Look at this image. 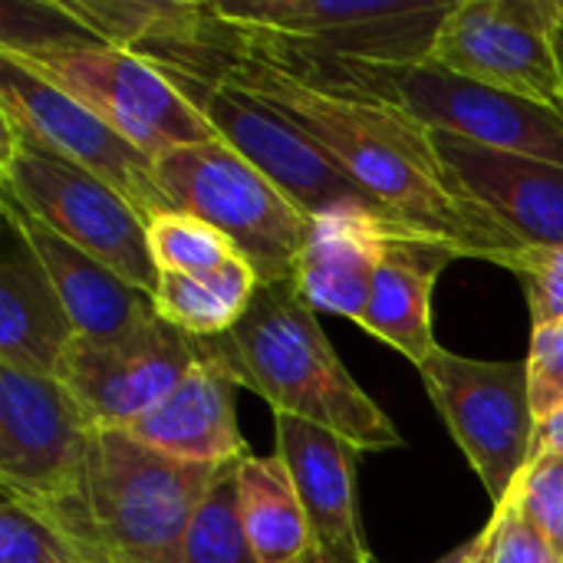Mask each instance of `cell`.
Masks as SVG:
<instances>
[{
	"mask_svg": "<svg viewBox=\"0 0 563 563\" xmlns=\"http://www.w3.org/2000/svg\"><path fill=\"white\" fill-rule=\"evenodd\" d=\"M208 23V10H205ZM185 73L211 76L294 122L330 162H336L396 224L455 244L465 257L505 264L515 238L472 201L445 168L435 139L406 112L346 92L317 89L267 59L211 40L205 30L195 43L135 53Z\"/></svg>",
	"mask_w": 563,
	"mask_h": 563,
	"instance_id": "1",
	"label": "cell"
},
{
	"mask_svg": "<svg viewBox=\"0 0 563 563\" xmlns=\"http://www.w3.org/2000/svg\"><path fill=\"white\" fill-rule=\"evenodd\" d=\"M221 468L168 459L129 432L92 429L66 478L20 505L82 563H181L185 531Z\"/></svg>",
	"mask_w": 563,
	"mask_h": 563,
	"instance_id": "2",
	"label": "cell"
},
{
	"mask_svg": "<svg viewBox=\"0 0 563 563\" xmlns=\"http://www.w3.org/2000/svg\"><path fill=\"white\" fill-rule=\"evenodd\" d=\"M201 346L208 363L234 386L257 393L274 416L330 429L360 452L402 445L396 422L350 376L294 277L261 284L247 313Z\"/></svg>",
	"mask_w": 563,
	"mask_h": 563,
	"instance_id": "3",
	"label": "cell"
},
{
	"mask_svg": "<svg viewBox=\"0 0 563 563\" xmlns=\"http://www.w3.org/2000/svg\"><path fill=\"white\" fill-rule=\"evenodd\" d=\"M7 3L23 16V26H0V56L92 109L145 155L158 158L178 145L218 139L205 115L148 59L92 40L66 16L63 26H53L59 10L49 0L40 10L36 3Z\"/></svg>",
	"mask_w": 563,
	"mask_h": 563,
	"instance_id": "4",
	"label": "cell"
},
{
	"mask_svg": "<svg viewBox=\"0 0 563 563\" xmlns=\"http://www.w3.org/2000/svg\"><path fill=\"white\" fill-rule=\"evenodd\" d=\"M0 198L82 247L119 277L155 294L148 221L102 178L53 152L26 125L0 115Z\"/></svg>",
	"mask_w": 563,
	"mask_h": 563,
	"instance_id": "5",
	"label": "cell"
},
{
	"mask_svg": "<svg viewBox=\"0 0 563 563\" xmlns=\"http://www.w3.org/2000/svg\"><path fill=\"white\" fill-rule=\"evenodd\" d=\"M155 175L172 211L218 228L261 284L297 274L310 218L238 148L221 139L178 145L155 158Z\"/></svg>",
	"mask_w": 563,
	"mask_h": 563,
	"instance_id": "6",
	"label": "cell"
},
{
	"mask_svg": "<svg viewBox=\"0 0 563 563\" xmlns=\"http://www.w3.org/2000/svg\"><path fill=\"white\" fill-rule=\"evenodd\" d=\"M455 0H208V10L254 36L287 46L366 59H432Z\"/></svg>",
	"mask_w": 563,
	"mask_h": 563,
	"instance_id": "7",
	"label": "cell"
},
{
	"mask_svg": "<svg viewBox=\"0 0 563 563\" xmlns=\"http://www.w3.org/2000/svg\"><path fill=\"white\" fill-rule=\"evenodd\" d=\"M416 369L465 462L498 508L531 465L538 416L531 406L528 363L468 360L439 346Z\"/></svg>",
	"mask_w": 563,
	"mask_h": 563,
	"instance_id": "8",
	"label": "cell"
},
{
	"mask_svg": "<svg viewBox=\"0 0 563 563\" xmlns=\"http://www.w3.org/2000/svg\"><path fill=\"white\" fill-rule=\"evenodd\" d=\"M152 66H158L181 89V96L205 115L221 142L257 165L310 221L346 208L383 211L336 162L323 155V148H317L294 122H287L271 106L211 76L172 69L162 63Z\"/></svg>",
	"mask_w": 563,
	"mask_h": 563,
	"instance_id": "9",
	"label": "cell"
},
{
	"mask_svg": "<svg viewBox=\"0 0 563 563\" xmlns=\"http://www.w3.org/2000/svg\"><path fill=\"white\" fill-rule=\"evenodd\" d=\"M561 0H455L432 59L498 92L563 115V82L554 53Z\"/></svg>",
	"mask_w": 563,
	"mask_h": 563,
	"instance_id": "10",
	"label": "cell"
},
{
	"mask_svg": "<svg viewBox=\"0 0 563 563\" xmlns=\"http://www.w3.org/2000/svg\"><path fill=\"white\" fill-rule=\"evenodd\" d=\"M201 340L152 317L112 336H76L56 369L96 429L125 432L201 363Z\"/></svg>",
	"mask_w": 563,
	"mask_h": 563,
	"instance_id": "11",
	"label": "cell"
},
{
	"mask_svg": "<svg viewBox=\"0 0 563 563\" xmlns=\"http://www.w3.org/2000/svg\"><path fill=\"white\" fill-rule=\"evenodd\" d=\"M0 115L16 119L53 152L102 178L145 221L172 211L152 155L119 135L92 109L7 56H0Z\"/></svg>",
	"mask_w": 563,
	"mask_h": 563,
	"instance_id": "12",
	"label": "cell"
},
{
	"mask_svg": "<svg viewBox=\"0 0 563 563\" xmlns=\"http://www.w3.org/2000/svg\"><path fill=\"white\" fill-rule=\"evenodd\" d=\"M73 393L56 376L0 366V492L13 501L49 495L76 465L89 432Z\"/></svg>",
	"mask_w": 563,
	"mask_h": 563,
	"instance_id": "13",
	"label": "cell"
},
{
	"mask_svg": "<svg viewBox=\"0 0 563 563\" xmlns=\"http://www.w3.org/2000/svg\"><path fill=\"white\" fill-rule=\"evenodd\" d=\"M432 139L459 188L478 201L518 247L563 244V165L488 148L449 132H432Z\"/></svg>",
	"mask_w": 563,
	"mask_h": 563,
	"instance_id": "14",
	"label": "cell"
},
{
	"mask_svg": "<svg viewBox=\"0 0 563 563\" xmlns=\"http://www.w3.org/2000/svg\"><path fill=\"white\" fill-rule=\"evenodd\" d=\"M274 435V455L294 478V488L310 521L313 548L356 561H373L356 511L360 449L343 435L294 416H277Z\"/></svg>",
	"mask_w": 563,
	"mask_h": 563,
	"instance_id": "15",
	"label": "cell"
},
{
	"mask_svg": "<svg viewBox=\"0 0 563 563\" xmlns=\"http://www.w3.org/2000/svg\"><path fill=\"white\" fill-rule=\"evenodd\" d=\"M399 231L409 228L369 208H346L313 218L294 274L297 290L317 313L360 323L386 241Z\"/></svg>",
	"mask_w": 563,
	"mask_h": 563,
	"instance_id": "16",
	"label": "cell"
},
{
	"mask_svg": "<svg viewBox=\"0 0 563 563\" xmlns=\"http://www.w3.org/2000/svg\"><path fill=\"white\" fill-rule=\"evenodd\" d=\"M0 218V366L56 376L76 327L23 231L7 214Z\"/></svg>",
	"mask_w": 563,
	"mask_h": 563,
	"instance_id": "17",
	"label": "cell"
},
{
	"mask_svg": "<svg viewBox=\"0 0 563 563\" xmlns=\"http://www.w3.org/2000/svg\"><path fill=\"white\" fill-rule=\"evenodd\" d=\"M465 257L455 244L399 231L386 241L373 294L360 327L399 350L409 363H426L439 343L432 333V290L442 271Z\"/></svg>",
	"mask_w": 563,
	"mask_h": 563,
	"instance_id": "18",
	"label": "cell"
},
{
	"mask_svg": "<svg viewBox=\"0 0 563 563\" xmlns=\"http://www.w3.org/2000/svg\"><path fill=\"white\" fill-rule=\"evenodd\" d=\"M0 214H7L36 251L40 264L46 267L76 327V336H112V333H122L135 323L158 317L152 294L139 290L135 284L119 277L112 267H106L82 247L69 244L66 238L40 224L10 198H0Z\"/></svg>",
	"mask_w": 563,
	"mask_h": 563,
	"instance_id": "19",
	"label": "cell"
},
{
	"mask_svg": "<svg viewBox=\"0 0 563 563\" xmlns=\"http://www.w3.org/2000/svg\"><path fill=\"white\" fill-rule=\"evenodd\" d=\"M231 389L234 383L201 356V363L175 386V393L125 432L178 462L234 465L251 452L238 426Z\"/></svg>",
	"mask_w": 563,
	"mask_h": 563,
	"instance_id": "20",
	"label": "cell"
},
{
	"mask_svg": "<svg viewBox=\"0 0 563 563\" xmlns=\"http://www.w3.org/2000/svg\"><path fill=\"white\" fill-rule=\"evenodd\" d=\"M241 521L257 563H294L313 551V534L290 472L277 455H247L238 465Z\"/></svg>",
	"mask_w": 563,
	"mask_h": 563,
	"instance_id": "21",
	"label": "cell"
},
{
	"mask_svg": "<svg viewBox=\"0 0 563 563\" xmlns=\"http://www.w3.org/2000/svg\"><path fill=\"white\" fill-rule=\"evenodd\" d=\"M73 26L109 46L145 53L195 43L205 30V0H49Z\"/></svg>",
	"mask_w": 563,
	"mask_h": 563,
	"instance_id": "22",
	"label": "cell"
},
{
	"mask_svg": "<svg viewBox=\"0 0 563 563\" xmlns=\"http://www.w3.org/2000/svg\"><path fill=\"white\" fill-rule=\"evenodd\" d=\"M261 277L244 257H231L211 274H158L155 284V313L195 340H214L228 333L251 307Z\"/></svg>",
	"mask_w": 563,
	"mask_h": 563,
	"instance_id": "23",
	"label": "cell"
},
{
	"mask_svg": "<svg viewBox=\"0 0 563 563\" xmlns=\"http://www.w3.org/2000/svg\"><path fill=\"white\" fill-rule=\"evenodd\" d=\"M238 465H224L201 498L181 544V563H257L238 501Z\"/></svg>",
	"mask_w": 563,
	"mask_h": 563,
	"instance_id": "24",
	"label": "cell"
},
{
	"mask_svg": "<svg viewBox=\"0 0 563 563\" xmlns=\"http://www.w3.org/2000/svg\"><path fill=\"white\" fill-rule=\"evenodd\" d=\"M148 254L158 274L185 277L211 274L231 257H241L238 247L218 228L185 211H165L148 218Z\"/></svg>",
	"mask_w": 563,
	"mask_h": 563,
	"instance_id": "25",
	"label": "cell"
},
{
	"mask_svg": "<svg viewBox=\"0 0 563 563\" xmlns=\"http://www.w3.org/2000/svg\"><path fill=\"white\" fill-rule=\"evenodd\" d=\"M0 563H82L73 548L30 508L0 501Z\"/></svg>",
	"mask_w": 563,
	"mask_h": 563,
	"instance_id": "26",
	"label": "cell"
},
{
	"mask_svg": "<svg viewBox=\"0 0 563 563\" xmlns=\"http://www.w3.org/2000/svg\"><path fill=\"white\" fill-rule=\"evenodd\" d=\"M501 267L521 280L534 327L563 320V244L518 247Z\"/></svg>",
	"mask_w": 563,
	"mask_h": 563,
	"instance_id": "27",
	"label": "cell"
},
{
	"mask_svg": "<svg viewBox=\"0 0 563 563\" xmlns=\"http://www.w3.org/2000/svg\"><path fill=\"white\" fill-rule=\"evenodd\" d=\"M508 495H515L525 518L563 551V455L534 459Z\"/></svg>",
	"mask_w": 563,
	"mask_h": 563,
	"instance_id": "28",
	"label": "cell"
},
{
	"mask_svg": "<svg viewBox=\"0 0 563 563\" xmlns=\"http://www.w3.org/2000/svg\"><path fill=\"white\" fill-rule=\"evenodd\" d=\"M495 544L492 563H563V551L518 508L515 495H508L495 515Z\"/></svg>",
	"mask_w": 563,
	"mask_h": 563,
	"instance_id": "29",
	"label": "cell"
},
{
	"mask_svg": "<svg viewBox=\"0 0 563 563\" xmlns=\"http://www.w3.org/2000/svg\"><path fill=\"white\" fill-rule=\"evenodd\" d=\"M528 386L538 422L563 406V320L534 327L528 350Z\"/></svg>",
	"mask_w": 563,
	"mask_h": 563,
	"instance_id": "30",
	"label": "cell"
},
{
	"mask_svg": "<svg viewBox=\"0 0 563 563\" xmlns=\"http://www.w3.org/2000/svg\"><path fill=\"white\" fill-rule=\"evenodd\" d=\"M492 544H495V525L488 521L475 538H468L465 544H459L435 563H492Z\"/></svg>",
	"mask_w": 563,
	"mask_h": 563,
	"instance_id": "31",
	"label": "cell"
},
{
	"mask_svg": "<svg viewBox=\"0 0 563 563\" xmlns=\"http://www.w3.org/2000/svg\"><path fill=\"white\" fill-rule=\"evenodd\" d=\"M544 455H563V406L561 409H554L548 419L538 422L531 462H534V459H544Z\"/></svg>",
	"mask_w": 563,
	"mask_h": 563,
	"instance_id": "32",
	"label": "cell"
},
{
	"mask_svg": "<svg viewBox=\"0 0 563 563\" xmlns=\"http://www.w3.org/2000/svg\"><path fill=\"white\" fill-rule=\"evenodd\" d=\"M294 563H373V561H356V558H343V554H330V551L313 548V551H307L300 561H294Z\"/></svg>",
	"mask_w": 563,
	"mask_h": 563,
	"instance_id": "33",
	"label": "cell"
},
{
	"mask_svg": "<svg viewBox=\"0 0 563 563\" xmlns=\"http://www.w3.org/2000/svg\"><path fill=\"white\" fill-rule=\"evenodd\" d=\"M554 53H558V66H561V82H563V0H561V13H558V23H554Z\"/></svg>",
	"mask_w": 563,
	"mask_h": 563,
	"instance_id": "34",
	"label": "cell"
}]
</instances>
